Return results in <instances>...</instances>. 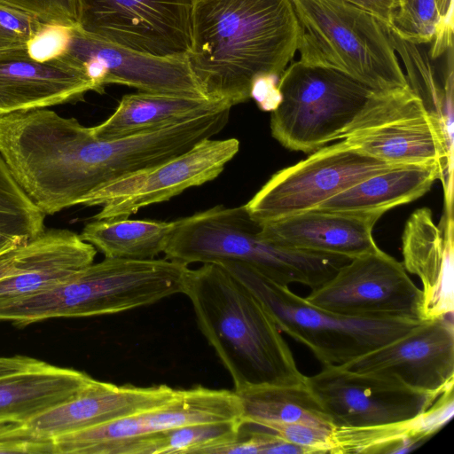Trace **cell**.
Returning <instances> with one entry per match:
<instances>
[{"mask_svg": "<svg viewBox=\"0 0 454 454\" xmlns=\"http://www.w3.org/2000/svg\"><path fill=\"white\" fill-rule=\"evenodd\" d=\"M177 390L166 384L117 386L93 379L72 398L24 424L35 434L54 439L161 404Z\"/></svg>", "mask_w": 454, "mask_h": 454, "instance_id": "ac0fdd59", "label": "cell"}, {"mask_svg": "<svg viewBox=\"0 0 454 454\" xmlns=\"http://www.w3.org/2000/svg\"><path fill=\"white\" fill-rule=\"evenodd\" d=\"M299 35L290 0H194L186 57L204 95L232 107L258 80H279Z\"/></svg>", "mask_w": 454, "mask_h": 454, "instance_id": "6da1fadb", "label": "cell"}, {"mask_svg": "<svg viewBox=\"0 0 454 454\" xmlns=\"http://www.w3.org/2000/svg\"><path fill=\"white\" fill-rule=\"evenodd\" d=\"M449 231L442 233L427 207L415 210L404 226L403 265L420 279L424 320L453 314L452 226Z\"/></svg>", "mask_w": 454, "mask_h": 454, "instance_id": "7402d4cb", "label": "cell"}, {"mask_svg": "<svg viewBox=\"0 0 454 454\" xmlns=\"http://www.w3.org/2000/svg\"><path fill=\"white\" fill-rule=\"evenodd\" d=\"M0 453H52L54 439L40 436L25 424L12 423L0 429Z\"/></svg>", "mask_w": 454, "mask_h": 454, "instance_id": "e575fe53", "label": "cell"}, {"mask_svg": "<svg viewBox=\"0 0 454 454\" xmlns=\"http://www.w3.org/2000/svg\"><path fill=\"white\" fill-rule=\"evenodd\" d=\"M235 392L241 402L244 423L300 422L333 428L306 381L296 385L255 386Z\"/></svg>", "mask_w": 454, "mask_h": 454, "instance_id": "4316f807", "label": "cell"}, {"mask_svg": "<svg viewBox=\"0 0 454 454\" xmlns=\"http://www.w3.org/2000/svg\"><path fill=\"white\" fill-rule=\"evenodd\" d=\"M51 26L31 15L0 5V56L29 54L31 43Z\"/></svg>", "mask_w": 454, "mask_h": 454, "instance_id": "1f68e13d", "label": "cell"}, {"mask_svg": "<svg viewBox=\"0 0 454 454\" xmlns=\"http://www.w3.org/2000/svg\"><path fill=\"white\" fill-rule=\"evenodd\" d=\"M437 24L428 56L436 59L453 47V0H434Z\"/></svg>", "mask_w": 454, "mask_h": 454, "instance_id": "d590c367", "label": "cell"}, {"mask_svg": "<svg viewBox=\"0 0 454 454\" xmlns=\"http://www.w3.org/2000/svg\"><path fill=\"white\" fill-rule=\"evenodd\" d=\"M239 150L237 138L203 139L168 161L106 184L83 206L102 207L93 216L96 220L129 218L143 207L214 180Z\"/></svg>", "mask_w": 454, "mask_h": 454, "instance_id": "7c38bea8", "label": "cell"}, {"mask_svg": "<svg viewBox=\"0 0 454 454\" xmlns=\"http://www.w3.org/2000/svg\"><path fill=\"white\" fill-rule=\"evenodd\" d=\"M194 0H77L84 33L156 56L186 55Z\"/></svg>", "mask_w": 454, "mask_h": 454, "instance_id": "8fae6325", "label": "cell"}, {"mask_svg": "<svg viewBox=\"0 0 454 454\" xmlns=\"http://www.w3.org/2000/svg\"><path fill=\"white\" fill-rule=\"evenodd\" d=\"M188 265L163 259L106 258L40 293L0 306L19 325L54 318L112 315L184 294Z\"/></svg>", "mask_w": 454, "mask_h": 454, "instance_id": "277c9868", "label": "cell"}, {"mask_svg": "<svg viewBox=\"0 0 454 454\" xmlns=\"http://www.w3.org/2000/svg\"><path fill=\"white\" fill-rule=\"evenodd\" d=\"M219 264L258 297L281 333L306 346L322 365H342L395 340L424 322L333 313L308 302L288 286L270 280L247 264Z\"/></svg>", "mask_w": 454, "mask_h": 454, "instance_id": "8992f818", "label": "cell"}, {"mask_svg": "<svg viewBox=\"0 0 454 454\" xmlns=\"http://www.w3.org/2000/svg\"><path fill=\"white\" fill-rule=\"evenodd\" d=\"M449 316L426 320L407 334L342 366L441 394L454 386V327Z\"/></svg>", "mask_w": 454, "mask_h": 454, "instance_id": "2e32d148", "label": "cell"}, {"mask_svg": "<svg viewBox=\"0 0 454 454\" xmlns=\"http://www.w3.org/2000/svg\"><path fill=\"white\" fill-rule=\"evenodd\" d=\"M342 139L392 165L450 162L451 139L409 85L376 92Z\"/></svg>", "mask_w": 454, "mask_h": 454, "instance_id": "ba28073f", "label": "cell"}, {"mask_svg": "<svg viewBox=\"0 0 454 454\" xmlns=\"http://www.w3.org/2000/svg\"><path fill=\"white\" fill-rule=\"evenodd\" d=\"M390 29L400 38L415 43H430L438 20L434 0H396Z\"/></svg>", "mask_w": 454, "mask_h": 454, "instance_id": "4dcf8cb0", "label": "cell"}, {"mask_svg": "<svg viewBox=\"0 0 454 454\" xmlns=\"http://www.w3.org/2000/svg\"><path fill=\"white\" fill-rule=\"evenodd\" d=\"M254 425L264 428L281 440L307 448L310 454L331 453L333 428L300 422L265 421Z\"/></svg>", "mask_w": 454, "mask_h": 454, "instance_id": "d6a6232c", "label": "cell"}, {"mask_svg": "<svg viewBox=\"0 0 454 454\" xmlns=\"http://www.w3.org/2000/svg\"><path fill=\"white\" fill-rule=\"evenodd\" d=\"M306 383L333 427L407 420L426 411L442 394L416 390L395 379L333 364L322 365L318 373L306 376Z\"/></svg>", "mask_w": 454, "mask_h": 454, "instance_id": "5bb4252c", "label": "cell"}, {"mask_svg": "<svg viewBox=\"0 0 454 454\" xmlns=\"http://www.w3.org/2000/svg\"><path fill=\"white\" fill-rule=\"evenodd\" d=\"M375 15L390 27L397 8L396 0H347Z\"/></svg>", "mask_w": 454, "mask_h": 454, "instance_id": "8d00e7d4", "label": "cell"}, {"mask_svg": "<svg viewBox=\"0 0 454 454\" xmlns=\"http://www.w3.org/2000/svg\"><path fill=\"white\" fill-rule=\"evenodd\" d=\"M453 387L426 411L399 422L362 427H333L332 454L406 453L431 438L453 417Z\"/></svg>", "mask_w": 454, "mask_h": 454, "instance_id": "603a6c76", "label": "cell"}, {"mask_svg": "<svg viewBox=\"0 0 454 454\" xmlns=\"http://www.w3.org/2000/svg\"><path fill=\"white\" fill-rule=\"evenodd\" d=\"M44 217L0 153V254L42 233L45 230Z\"/></svg>", "mask_w": 454, "mask_h": 454, "instance_id": "f546056e", "label": "cell"}, {"mask_svg": "<svg viewBox=\"0 0 454 454\" xmlns=\"http://www.w3.org/2000/svg\"><path fill=\"white\" fill-rule=\"evenodd\" d=\"M243 424V420H227L178 427L123 442L111 454H214L238 438Z\"/></svg>", "mask_w": 454, "mask_h": 454, "instance_id": "f1b7e54d", "label": "cell"}, {"mask_svg": "<svg viewBox=\"0 0 454 454\" xmlns=\"http://www.w3.org/2000/svg\"><path fill=\"white\" fill-rule=\"evenodd\" d=\"M382 215L311 209L261 223V232L284 247L353 259L380 249L372 230Z\"/></svg>", "mask_w": 454, "mask_h": 454, "instance_id": "d6986e66", "label": "cell"}, {"mask_svg": "<svg viewBox=\"0 0 454 454\" xmlns=\"http://www.w3.org/2000/svg\"><path fill=\"white\" fill-rule=\"evenodd\" d=\"M0 5L50 25L74 27L79 24L77 0H0Z\"/></svg>", "mask_w": 454, "mask_h": 454, "instance_id": "836d02e7", "label": "cell"}, {"mask_svg": "<svg viewBox=\"0 0 454 454\" xmlns=\"http://www.w3.org/2000/svg\"><path fill=\"white\" fill-rule=\"evenodd\" d=\"M96 91L85 70L58 59L0 56V116L82 100Z\"/></svg>", "mask_w": 454, "mask_h": 454, "instance_id": "44dd1931", "label": "cell"}, {"mask_svg": "<svg viewBox=\"0 0 454 454\" xmlns=\"http://www.w3.org/2000/svg\"><path fill=\"white\" fill-rule=\"evenodd\" d=\"M175 224L176 221L95 219L80 236L106 258L145 260L164 252Z\"/></svg>", "mask_w": 454, "mask_h": 454, "instance_id": "484cf974", "label": "cell"}, {"mask_svg": "<svg viewBox=\"0 0 454 454\" xmlns=\"http://www.w3.org/2000/svg\"><path fill=\"white\" fill-rule=\"evenodd\" d=\"M388 35L406 69V80L421 100L427 112L434 118L451 138L453 98V47L448 52L445 72H437L433 60L415 44L400 38L388 27Z\"/></svg>", "mask_w": 454, "mask_h": 454, "instance_id": "83f0119b", "label": "cell"}, {"mask_svg": "<svg viewBox=\"0 0 454 454\" xmlns=\"http://www.w3.org/2000/svg\"><path fill=\"white\" fill-rule=\"evenodd\" d=\"M163 254L184 264L237 262L283 286L313 289L332 278L346 260L278 245L264 238L245 206L217 205L176 221Z\"/></svg>", "mask_w": 454, "mask_h": 454, "instance_id": "3957f363", "label": "cell"}, {"mask_svg": "<svg viewBox=\"0 0 454 454\" xmlns=\"http://www.w3.org/2000/svg\"><path fill=\"white\" fill-rule=\"evenodd\" d=\"M394 166L342 139L272 175L244 206L260 223L275 221L315 209L342 191Z\"/></svg>", "mask_w": 454, "mask_h": 454, "instance_id": "9c48e42d", "label": "cell"}, {"mask_svg": "<svg viewBox=\"0 0 454 454\" xmlns=\"http://www.w3.org/2000/svg\"><path fill=\"white\" fill-rule=\"evenodd\" d=\"M93 378L27 356H0V422L27 423L67 401Z\"/></svg>", "mask_w": 454, "mask_h": 454, "instance_id": "ffe728a7", "label": "cell"}, {"mask_svg": "<svg viewBox=\"0 0 454 454\" xmlns=\"http://www.w3.org/2000/svg\"><path fill=\"white\" fill-rule=\"evenodd\" d=\"M305 300L333 313L367 319L422 317V293L403 263L380 248L350 259Z\"/></svg>", "mask_w": 454, "mask_h": 454, "instance_id": "30bf717a", "label": "cell"}, {"mask_svg": "<svg viewBox=\"0 0 454 454\" xmlns=\"http://www.w3.org/2000/svg\"><path fill=\"white\" fill-rule=\"evenodd\" d=\"M97 249L69 230H44L0 254V306L67 279L94 262Z\"/></svg>", "mask_w": 454, "mask_h": 454, "instance_id": "e0dca14e", "label": "cell"}, {"mask_svg": "<svg viewBox=\"0 0 454 454\" xmlns=\"http://www.w3.org/2000/svg\"><path fill=\"white\" fill-rule=\"evenodd\" d=\"M243 420L235 391L197 386L178 389L170 400L106 424L54 438L55 454H111L118 445L171 428Z\"/></svg>", "mask_w": 454, "mask_h": 454, "instance_id": "4fadbf2b", "label": "cell"}, {"mask_svg": "<svg viewBox=\"0 0 454 454\" xmlns=\"http://www.w3.org/2000/svg\"><path fill=\"white\" fill-rule=\"evenodd\" d=\"M290 1L300 62L339 71L379 93L409 85L388 27L372 12L347 0Z\"/></svg>", "mask_w": 454, "mask_h": 454, "instance_id": "5b68a950", "label": "cell"}, {"mask_svg": "<svg viewBox=\"0 0 454 454\" xmlns=\"http://www.w3.org/2000/svg\"><path fill=\"white\" fill-rule=\"evenodd\" d=\"M226 106H231L203 97L140 91L124 95L114 112L91 129L99 139H118L177 124Z\"/></svg>", "mask_w": 454, "mask_h": 454, "instance_id": "cb8c5ba5", "label": "cell"}, {"mask_svg": "<svg viewBox=\"0 0 454 454\" xmlns=\"http://www.w3.org/2000/svg\"><path fill=\"white\" fill-rule=\"evenodd\" d=\"M184 294L197 324L234 384V391L306 381L272 317L258 297L219 263L189 268Z\"/></svg>", "mask_w": 454, "mask_h": 454, "instance_id": "7a4b0ae2", "label": "cell"}, {"mask_svg": "<svg viewBox=\"0 0 454 454\" xmlns=\"http://www.w3.org/2000/svg\"><path fill=\"white\" fill-rule=\"evenodd\" d=\"M278 90L271 135L286 149L305 153L342 139L376 93L339 71L299 60L283 72Z\"/></svg>", "mask_w": 454, "mask_h": 454, "instance_id": "52a82bcc", "label": "cell"}, {"mask_svg": "<svg viewBox=\"0 0 454 454\" xmlns=\"http://www.w3.org/2000/svg\"><path fill=\"white\" fill-rule=\"evenodd\" d=\"M444 171L437 162L396 165L352 185L315 209L385 213L423 196L437 179H442Z\"/></svg>", "mask_w": 454, "mask_h": 454, "instance_id": "d4e9b609", "label": "cell"}, {"mask_svg": "<svg viewBox=\"0 0 454 454\" xmlns=\"http://www.w3.org/2000/svg\"><path fill=\"white\" fill-rule=\"evenodd\" d=\"M51 59L84 69L99 93L106 85L117 83L145 92L207 98L186 55L156 57L128 50L78 27L67 29L64 44Z\"/></svg>", "mask_w": 454, "mask_h": 454, "instance_id": "9a60e30c", "label": "cell"}]
</instances>
